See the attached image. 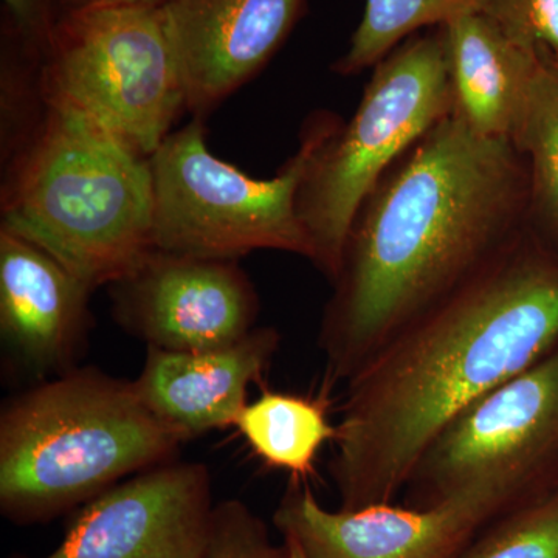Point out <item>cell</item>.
I'll return each instance as SVG.
<instances>
[{"label": "cell", "instance_id": "7", "mask_svg": "<svg viewBox=\"0 0 558 558\" xmlns=\"http://www.w3.org/2000/svg\"><path fill=\"white\" fill-rule=\"evenodd\" d=\"M43 89L47 105L80 113L145 157L186 110L161 7L65 11L43 60Z\"/></svg>", "mask_w": 558, "mask_h": 558}, {"label": "cell", "instance_id": "20", "mask_svg": "<svg viewBox=\"0 0 558 558\" xmlns=\"http://www.w3.org/2000/svg\"><path fill=\"white\" fill-rule=\"evenodd\" d=\"M457 558H558V486L502 513Z\"/></svg>", "mask_w": 558, "mask_h": 558}, {"label": "cell", "instance_id": "16", "mask_svg": "<svg viewBox=\"0 0 558 558\" xmlns=\"http://www.w3.org/2000/svg\"><path fill=\"white\" fill-rule=\"evenodd\" d=\"M234 427L250 449L270 468L286 470L293 480H306L319 450L337 438L323 399L264 391L247 403Z\"/></svg>", "mask_w": 558, "mask_h": 558}, {"label": "cell", "instance_id": "24", "mask_svg": "<svg viewBox=\"0 0 558 558\" xmlns=\"http://www.w3.org/2000/svg\"><path fill=\"white\" fill-rule=\"evenodd\" d=\"M167 3V0H62V10L89 9V7L101 5H137L149 7V9H160ZM62 13V14H64Z\"/></svg>", "mask_w": 558, "mask_h": 558}, {"label": "cell", "instance_id": "5", "mask_svg": "<svg viewBox=\"0 0 558 558\" xmlns=\"http://www.w3.org/2000/svg\"><path fill=\"white\" fill-rule=\"evenodd\" d=\"M341 123L329 110L312 113L295 156L271 179L252 178L213 156L202 119L171 132L150 157L154 247L230 260L255 250H279L311 260V241L299 215L300 191Z\"/></svg>", "mask_w": 558, "mask_h": 558}, {"label": "cell", "instance_id": "3", "mask_svg": "<svg viewBox=\"0 0 558 558\" xmlns=\"http://www.w3.org/2000/svg\"><path fill=\"white\" fill-rule=\"evenodd\" d=\"M2 227L89 286H112L154 250L150 157L73 110L49 105L3 168Z\"/></svg>", "mask_w": 558, "mask_h": 558}, {"label": "cell", "instance_id": "18", "mask_svg": "<svg viewBox=\"0 0 558 558\" xmlns=\"http://www.w3.org/2000/svg\"><path fill=\"white\" fill-rule=\"evenodd\" d=\"M487 0H366L365 13L347 53L333 64L339 75L376 68L403 40L440 27L462 14L486 13Z\"/></svg>", "mask_w": 558, "mask_h": 558}, {"label": "cell", "instance_id": "2", "mask_svg": "<svg viewBox=\"0 0 558 558\" xmlns=\"http://www.w3.org/2000/svg\"><path fill=\"white\" fill-rule=\"evenodd\" d=\"M558 347V247L529 229L347 381L329 473L340 509L395 501L433 439Z\"/></svg>", "mask_w": 558, "mask_h": 558}, {"label": "cell", "instance_id": "15", "mask_svg": "<svg viewBox=\"0 0 558 558\" xmlns=\"http://www.w3.org/2000/svg\"><path fill=\"white\" fill-rule=\"evenodd\" d=\"M440 27L454 116L480 137L512 140L545 58L517 46L483 11L462 14Z\"/></svg>", "mask_w": 558, "mask_h": 558}, {"label": "cell", "instance_id": "10", "mask_svg": "<svg viewBox=\"0 0 558 558\" xmlns=\"http://www.w3.org/2000/svg\"><path fill=\"white\" fill-rule=\"evenodd\" d=\"M519 506L508 494L483 490L429 508L385 502L328 510L295 481L274 523L306 558H457L481 529Z\"/></svg>", "mask_w": 558, "mask_h": 558}, {"label": "cell", "instance_id": "14", "mask_svg": "<svg viewBox=\"0 0 558 558\" xmlns=\"http://www.w3.org/2000/svg\"><path fill=\"white\" fill-rule=\"evenodd\" d=\"M279 341L277 329L255 328L236 343L209 351L148 348L135 388L146 409L182 440L230 427L247 405L250 384L259 380L277 354Z\"/></svg>", "mask_w": 558, "mask_h": 558}, {"label": "cell", "instance_id": "21", "mask_svg": "<svg viewBox=\"0 0 558 558\" xmlns=\"http://www.w3.org/2000/svg\"><path fill=\"white\" fill-rule=\"evenodd\" d=\"M197 558H289L288 545H275L266 524L240 499L213 508L208 535Z\"/></svg>", "mask_w": 558, "mask_h": 558}, {"label": "cell", "instance_id": "23", "mask_svg": "<svg viewBox=\"0 0 558 558\" xmlns=\"http://www.w3.org/2000/svg\"><path fill=\"white\" fill-rule=\"evenodd\" d=\"M3 28L33 53L46 57L64 10L62 0H2Z\"/></svg>", "mask_w": 558, "mask_h": 558}, {"label": "cell", "instance_id": "12", "mask_svg": "<svg viewBox=\"0 0 558 558\" xmlns=\"http://www.w3.org/2000/svg\"><path fill=\"white\" fill-rule=\"evenodd\" d=\"M306 0H167L161 7L186 110L204 119L271 60Z\"/></svg>", "mask_w": 558, "mask_h": 558}, {"label": "cell", "instance_id": "17", "mask_svg": "<svg viewBox=\"0 0 558 558\" xmlns=\"http://www.w3.org/2000/svg\"><path fill=\"white\" fill-rule=\"evenodd\" d=\"M513 145L527 161L531 229L558 247V64L539 62Z\"/></svg>", "mask_w": 558, "mask_h": 558}, {"label": "cell", "instance_id": "6", "mask_svg": "<svg viewBox=\"0 0 558 558\" xmlns=\"http://www.w3.org/2000/svg\"><path fill=\"white\" fill-rule=\"evenodd\" d=\"M451 112L442 27L403 40L374 68L354 117L319 150L300 191L311 260L330 282L363 202L385 172Z\"/></svg>", "mask_w": 558, "mask_h": 558}, {"label": "cell", "instance_id": "25", "mask_svg": "<svg viewBox=\"0 0 558 558\" xmlns=\"http://www.w3.org/2000/svg\"><path fill=\"white\" fill-rule=\"evenodd\" d=\"M284 543L288 545L289 558H306L303 550L300 549V546L292 538L284 537Z\"/></svg>", "mask_w": 558, "mask_h": 558}, {"label": "cell", "instance_id": "22", "mask_svg": "<svg viewBox=\"0 0 558 558\" xmlns=\"http://www.w3.org/2000/svg\"><path fill=\"white\" fill-rule=\"evenodd\" d=\"M486 13L517 46L558 64V0H487Z\"/></svg>", "mask_w": 558, "mask_h": 558}, {"label": "cell", "instance_id": "1", "mask_svg": "<svg viewBox=\"0 0 558 558\" xmlns=\"http://www.w3.org/2000/svg\"><path fill=\"white\" fill-rule=\"evenodd\" d=\"M531 229L527 161L453 112L387 172L344 244L318 344L326 384L347 381L391 337Z\"/></svg>", "mask_w": 558, "mask_h": 558}, {"label": "cell", "instance_id": "11", "mask_svg": "<svg viewBox=\"0 0 558 558\" xmlns=\"http://www.w3.org/2000/svg\"><path fill=\"white\" fill-rule=\"evenodd\" d=\"M199 462H165L92 498L44 558H197L213 513Z\"/></svg>", "mask_w": 558, "mask_h": 558}, {"label": "cell", "instance_id": "4", "mask_svg": "<svg viewBox=\"0 0 558 558\" xmlns=\"http://www.w3.org/2000/svg\"><path fill=\"white\" fill-rule=\"evenodd\" d=\"M182 439L134 381L69 369L11 399L0 414V510L49 521L134 473L170 462Z\"/></svg>", "mask_w": 558, "mask_h": 558}, {"label": "cell", "instance_id": "9", "mask_svg": "<svg viewBox=\"0 0 558 558\" xmlns=\"http://www.w3.org/2000/svg\"><path fill=\"white\" fill-rule=\"evenodd\" d=\"M113 315L148 348L197 352L229 347L256 328L259 301L236 260L150 250L110 286Z\"/></svg>", "mask_w": 558, "mask_h": 558}, {"label": "cell", "instance_id": "19", "mask_svg": "<svg viewBox=\"0 0 558 558\" xmlns=\"http://www.w3.org/2000/svg\"><path fill=\"white\" fill-rule=\"evenodd\" d=\"M47 105L43 89V58L3 28L0 70V150L2 170L35 137Z\"/></svg>", "mask_w": 558, "mask_h": 558}, {"label": "cell", "instance_id": "13", "mask_svg": "<svg viewBox=\"0 0 558 558\" xmlns=\"http://www.w3.org/2000/svg\"><path fill=\"white\" fill-rule=\"evenodd\" d=\"M92 292L46 250L0 229V332L33 376L72 369L89 325Z\"/></svg>", "mask_w": 558, "mask_h": 558}, {"label": "cell", "instance_id": "8", "mask_svg": "<svg viewBox=\"0 0 558 558\" xmlns=\"http://www.w3.org/2000/svg\"><path fill=\"white\" fill-rule=\"evenodd\" d=\"M558 486V347L461 411L433 439L411 473V508L472 492L519 502Z\"/></svg>", "mask_w": 558, "mask_h": 558}]
</instances>
